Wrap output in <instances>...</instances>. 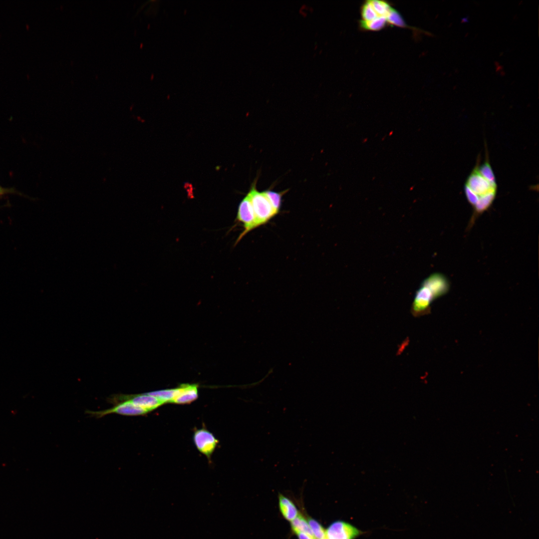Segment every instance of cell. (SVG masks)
Wrapping results in <instances>:
<instances>
[{
  "label": "cell",
  "mask_w": 539,
  "mask_h": 539,
  "mask_svg": "<svg viewBox=\"0 0 539 539\" xmlns=\"http://www.w3.org/2000/svg\"><path fill=\"white\" fill-rule=\"evenodd\" d=\"M469 203L474 209V217L487 211L496 196V178L488 159L484 164H477L468 177L464 187Z\"/></svg>",
  "instance_id": "obj_1"
},
{
  "label": "cell",
  "mask_w": 539,
  "mask_h": 539,
  "mask_svg": "<svg viewBox=\"0 0 539 539\" xmlns=\"http://www.w3.org/2000/svg\"><path fill=\"white\" fill-rule=\"evenodd\" d=\"M256 218L257 228L267 223L278 213L272 206L264 191L259 192L254 183L248 193Z\"/></svg>",
  "instance_id": "obj_2"
},
{
  "label": "cell",
  "mask_w": 539,
  "mask_h": 539,
  "mask_svg": "<svg viewBox=\"0 0 539 539\" xmlns=\"http://www.w3.org/2000/svg\"><path fill=\"white\" fill-rule=\"evenodd\" d=\"M438 297L433 290L424 281L416 291L411 305V312L415 316L427 314L432 302Z\"/></svg>",
  "instance_id": "obj_3"
},
{
  "label": "cell",
  "mask_w": 539,
  "mask_h": 539,
  "mask_svg": "<svg viewBox=\"0 0 539 539\" xmlns=\"http://www.w3.org/2000/svg\"><path fill=\"white\" fill-rule=\"evenodd\" d=\"M109 399L114 404L123 401H129L134 405L147 410L148 412L164 404L158 398L148 393L132 395H115L111 396Z\"/></svg>",
  "instance_id": "obj_4"
},
{
  "label": "cell",
  "mask_w": 539,
  "mask_h": 539,
  "mask_svg": "<svg viewBox=\"0 0 539 539\" xmlns=\"http://www.w3.org/2000/svg\"><path fill=\"white\" fill-rule=\"evenodd\" d=\"M236 219L243 224L244 228V231L237 240L236 243L237 244L248 233L257 228L255 215L248 194L239 205Z\"/></svg>",
  "instance_id": "obj_5"
},
{
  "label": "cell",
  "mask_w": 539,
  "mask_h": 539,
  "mask_svg": "<svg viewBox=\"0 0 539 539\" xmlns=\"http://www.w3.org/2000/svg\"><path fill=\"white\" fill-rule=\"evenodd\" d=\"M86 413L97 418L109 414H117L123 416H135L146 414L148 412L129 401H123L115 404L113 407L98 411H86Z\"/></svg>",
  "instance_id": "obj_6"
},
{
  "label": "cell",
  "mask_w": 539,
  "mask_h": 539,
  "mask_svg": "<svg viewBox=\"0 0 539 539\" xmlns=\"http://www.w3.org/2000/svg\"><path fill=\"white\" fill-rule=\"evenodd\" d=\"M193 439L197 450L210 460L219 443L214 434L206 428H202L194 431Z\"/></svg>",
  "instance_id": "obj_7"
},
{
  "label": "cell",
  "mask_w": 539,
  "mask_h": 539,
  "mask_svg": "<svg viewBox=\"0 0 539 539\" xmlns=\"http://www.w3.org/2000/svg\"><path fill=\"white\" fill-rule=\"evenodd\" d=\"M326 534L327 539H355L361 532L348 523L336 521L328 526Z\"/></svg>",
  "instance_id": "obj_8"
},
{
  "label": "cell",
  "mask_w": 539,
  "mask_h": 539,
  "mask_svg": "<svg viewBox=\"0 0 539 539\" xmlns=\"http://www.w3.org/2000/svg\"><path fill=\"white\" fill-rule=\"evenodd\" d=\"M198 397V386L196 384H183L180 386V391L172 403L185 404L191 403Z\"/></svg>",
  "instance_id": "obj_9"
},
{
  "label": "cell",
  "mask_w": 539,
  "mask_h": 539,
  "mask_svg": "<svg viewBox=\"0 0 539 539\" xmlns=\"http://www.w3.org/2000/svg\"><path fill=\"white\" fill-rule=\"evenodd\" d=\"M278 503L280 513L286 520L291 522L299 514L294 503L281 493L278 494Z\"/></svg>",
  "instance_id": "obj_10"
},
{
  "label": "cell",
  "mask_w": 539,
  "mask_h": 539,
  "mask_svg": "<svg viewBox=\"0 0 539 539\" xmlns=\"http://www.w3.org/2000/svg\"><path fill=\"white\" fill-rule=\"evenodd\" d=\"M388 24L386 17L384 16H378L370 21L359 20V27L365 30L378 31L384 27Z\"/></svg>",
  "instance_id": "obj_11"
},
{
  "label": "cell",
  "mask_w": 539,
  "mask_h": 539,
  "mask_svg": "<svg viewBox=\"0 0 539 539\" xmlns=\"http://www.w3.org/2000/svg\"><path fill=\"white\" fill-rule=\"evenodd\" d=\"M180 391V387L173 388L155 391L148 393L164 403H172Z\"/></svg>",
  "instance_id": "obj_12"
},
{
  "label": "cell",
  "mask_w": 539,
  "mask_h": 539,
  "mask_svg": "<svg viewBox=\"0 0 539 539\" xmlns=\"http://www.w3.org/2000/svg\"><path fill=\"white\" fill-rule=\"evenodd\" d=\"M290 522L291 528L293 532H300L313 537L307 520L300 514L299 513Z\"/></svg>",
  "instance_id": "obj_13"
},
{
  "label": "cell",
  "mask_w": 539,
  "mask_h": 539,
  "mask_svg": "<svg viewBox=\"0 0 539 539\" xmlns=\"http://www.w3.org/2000/svg\"><path fill=\"white\" fill-rule=\"evenodd\" d=\"M286 191L287 190L280 192L271 190L264 191L274 209L278 213L281 207L282 197L286 192Z\"/></svg>",
  "instance_id": "obj_14"
},
{
  "label": "cell",
  "mask_w": 539,
  "mask_h": 539,
  "mask_svg": "<svg viewBox=\"0 0 539 539\" xmlns=\"http://www.w3.org/2000/svg\"><path fill=\"white\" fill-rule=\"evenodd\" d=\"M388 24L393 25L401 27H408L400 13L394 8H392L386 17Z\"/></svg>",
  "instance_id": "obj_15"
},
{
  "label": "cell",
  "mask_w": 539,
  "mask_h": 539,
  "mask_svg": "<svg viewBox=\"0 0 539 539\" xmlns=\"http://www.w3.org/2000/svg\"><path fill=\"white\" fill-rule=\"evenodd\" d=\"M308 523L315 539H327L326 530L316 520L309 518Z\"/></svg>",
  "instance_id": "obj_16"
},
{
  "label": "cell",
  "mask_w": 539,
  "mask_h": 539,
  "mask_svg": "<svg viewBox=\"0 0 539 539\" xmlns=\"http://www.w3.org/2000/svg\"><path fill=\"white\" fill-rule=\"evenodd\" d=\"M7 194H16L20 195L14 188H6L0 186V196Z\"/></svg>",
  "instance_id": "obj_17"
},
{
  "label": "cell",
  "mask_w": 539,
  "mask_h": 539,
  "mask_svg": "<svg viewBox=\"0 0 539 539\" xmlns=\"http://www.w3.org/2000/svg\"><path fill=\"white\" fill-rule=\"evenodd\" d=\"M294 533L298 539H315L313 537L310 536L304 533L300 532H295Z\"/></svg>",
  "instance_id": "obj_18"
}]
</instances>
